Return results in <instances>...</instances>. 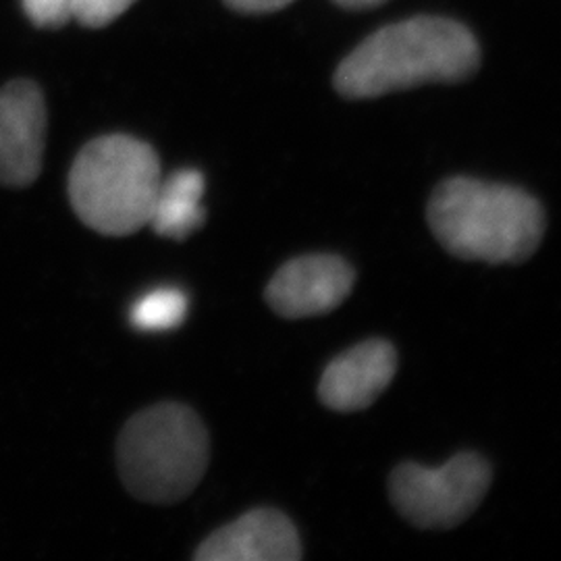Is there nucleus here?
I'll return each instance as SVG.
<instances>
[{
    "label": "nucleus",
    "mask_w": 561,
    "mask_h": 561,
    "mask_svg": "<svg viewBox=\"0 0 561 561\" xmlns=\"http://www.w3.org/2000/svg\"><path fill=\"white\" fill-rule=\"evenodd\" d=\"M341 7H347V9H366V7H377L385 0H337Z\"/></svg>",
    "instance_id": "15"
},
{
    "label": "nucleus",
    "mask_w": 561,
    "mask_h": 561,
    "mask_svg": "<svg viewBox=\"0 0 561 561\" xmlns=\"http://www.w3.org/2000/svg\"><path fill=\"white\" fill-rule=\"evenodd\" d=\"M481 62L474 36L456 21L416 18L389 25L343 59L335 90L345 99H377L422 83L470 78Z\"/></svg>",
    "instance_id": "2"
},
{
    "label": "nucleus",
    "mask_w": 561,
    "mask_h": 561,
    "mask_svg": "<svg viewBox=\"0 0 561 561\" xmlns=\"http://www.w3.org/2000/svg\"><path fill=\"white\" fill-rule=\"evenodd\" d=\"M225 2L241 13H271L287 7L294 0H225Z\"/></svg>",
    "instance_id": "14"
},
{
    "label": "nucleus",
    "mask_w": 561,
    "mask_h": 561,
    "mask_svg": "<svg viewBox=\"0 0 561 561\" xmlns=\"http://www.w3.org/2000/svg\"><path fill=\"white\" fill-rule=\"evenodd\" d=\"M489 486V461L463 451L442 468L401 463L389 479V497L401 516L419 528H454L474 514Z\"/></svg>",
    "instance_id": "5"
},
{
    "label": "nucleus",
    "mask_w": 561,
    "mask_h": 561,
    "mask_svg": "<svg viewBox=\"0 0 561 561\" xmlns=\"http://www.w3.org/2000/svg\"><path fill=\"white\" fill-rule=\"evenodd\" d=\"M76 0H23L27 18L38 27H60L73 20Z\"/></svg>",
    "instance_id": "13"
},
{
    "label": "nucleus",
    "mask_w": 561,
    "mask_h": 561,
    "mask_svg": "<svg viewBox=\"0 0 561 561\" xmlns=\"http://www.w3.org/2000/svg\"><path fill=\"white\" fill-rule=\"evenodd\" d=\"M204 175L196 169H181L161 180L148 225L167 240L181 241L201 229L206 219L202 208Z\"/></svg>",
    "instance_id": "10"
},
{
    "label": "nucleus",
    "mask_w": 561,
    "mask_h": 561,
    "mask_svg": "<svg viewBox=\"0 0 561 561\" xmlns=\"http://www.w3.org/2000/svg\"><path fill=\"white\" fill-rule=\"evenodd\" d=\"M426 221L445 252L461 261H528L545 236L541 202L514 185L451 178L435 187Z\"/></svg>",
    "instance_id": "1"
},
{
    "label": "nucleus",
    "mask_w": 561,
    "mask_h": 561,
    "mask_svg": "<svg viewBox=\"0 0 561 561\" xmlns=\"http://www.w3.org/2000/svg\"><path fill=\"white\" fill-rule=\"evenodd\" d=\"M136 0H76L73 4V20L81 25L99 30L115 20L134 4Z\"/></svg>",
    "instance_id": "12"
},
{
    "label": "nucleus",
    "mask_w": 561,
    "mask_h": 561,
    "mask_svg": "<svg viewBox=\"0 0 561 561\" xmlns=\"http://www.w3.org/2000/svg\"><path fill=\"white\" fill-rule=\"evenodd\" d=\"M198 561H298L301 541L294 522L279 510H252L202 542Z\"/></svg>",
    "instance_id": "9"
},
{
    "label": "nucleus",
    "mask_w": 561,
    "mask_h": 561,
    "mask_svg": "<svg viewBox=\"0 0 561 561\" xmlns=\"http://www.w3.org/2000/svg\"><path fill=\"white\" fill-rule=\"evenodd\" d=\"M190 301L178 287H157L136 300L129 312V321L146 333H159L178 329L187 317Z\"/></svg>",
    "instance_id": "11"
},
{
    "label": "nucleus",
    "mask_w": 561,
    "mask_h": 561,
    "mask_svg": "<svg viewBox=\"0 0 561 561\" xmlns=\"http://www.w3.org/2000/svg\"><path fill=\"white\" fill-rule=\"evenodd\" d=\"M208 433L198 414L164 401L123 426L117 466L127 491L146 503H178L202 481L208 466Z\"/></svg>",
    "instance_id": "4"
},
{
    "label": "nucleus",
    "mask_w": 561,
    "mask_h": 561,
    "mask_svg": "<svg viewBox=\"0 0 561 561\" xmlns=\"http://www.w3.org/2000/svg\"><path fill=\"white\" fill-rule=\"evenodd\" d=\"M46 140V104L34 81L0 90V183L27 187L38 180Z\"/></svg>",
    "instance_id": "7"
},
{
    "label": "nucleus",
    "mask_w": 561,
    "mask_h": 561,
    "mask_svg": "<svg viewBox=\"0 0 561 561\" xmlns=\"http://www.w3.org/2000/svg\"><path fill=\"white\" fill-rule=\"evenodd\" d=\"M356 271L335 254H306L285 262L264 289V300L283 319L333 312L352 294Z\"/></svg>",
    "instance_id": "6"
},
{
    "label": "nucleus",
    "mask_w": 561,
    "mask_h": 561,
    "mask_svg": "<svg viewBox=\"0 0 561 561\" xmlns=\"http://www.w3.org/2000/svg\"><path fill=\"white\" fill-rule=\"evenodd\" d=\"M161 185V162L146 141L102 136L85 144L69 171V202L80 221L108 238L148 225Z\"/></svg>",
    "instance_id": "3"
},
{
    "label": "nucleus",
    "mask_w": 561,
    "mask_h": 561,
    "mask_svg": "<svg viewBox=\"0 0 561 561\" xmlns=\"http://www.w3.org/2000/svg\"><path fill=\"white\" fill-rule=\"evenodd\" d=\"M396 373L398 352L389 341H362L324 368L319 398L335 412H360L379 400Z\"/></svg>",
    "instance_id": "8"
}]
</instances>
